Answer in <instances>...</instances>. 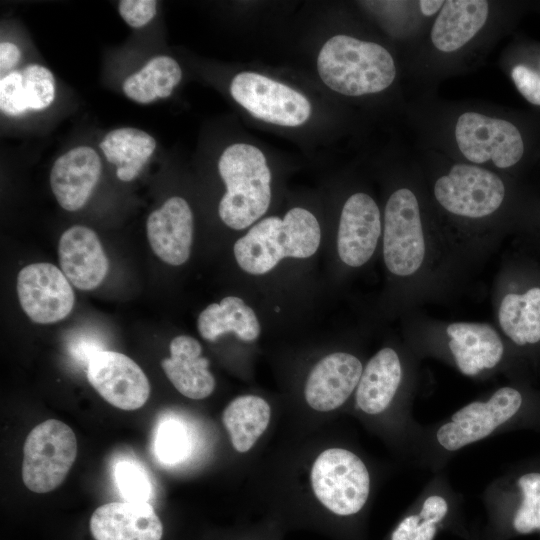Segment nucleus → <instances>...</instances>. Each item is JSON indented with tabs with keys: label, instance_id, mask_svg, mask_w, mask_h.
<instances>
[{
	"label": "nucleus",
	"instance_id": "1",
	"mask_svg": "<svg viewBox=\"0 0 540 540\" xmlns=\"http://www.w3.org/2000/svg\"><path fill=\"white\" fill-rule=\"evenodd\" d=\"M322 229L308 209L295 206L283 216L263 217L233 245L237 266L248 276L264 277L286 260H308L321 247Z\"/></svg>",
	"mask_w": 540,
	"mask_h": 540
},
{
	"label": "nucleus",
	"instance_id": "2",
	"mask_svg": "<svg viewBox=\"0 0 540 540\" xmlns=\"http://www.w3.org/2000/svg\"><path fill=\"white\" fill-rule=\"evenodd\" d=\"M317 70L327 87L352 97L386 90L397 72L392 55L382 45L344 34L323 44Z\"/></svg>",
	"mask_w": 540,
	"mask_h": 540
},
{
	"label": "nucleus",
	"instance_id": "3",
	"mask_svg": "<svg viewBox=\"0 0 540 540\" xmlns=\"http://www.w3.org/2000/svg\"><path fill=\"white\" fill-rule=\"evenodd\" d=\"M218 171L225 185L219 217L230 229L246 231L263 218L271 203V172L266 157L254 145L234 143L222 152Z\"/></svg>",
	"mask_w": 540,
	"mask_h": 540
},
{
	"label": "nucleus",
	"instance_id": "4",
	"mask_svg": "<svg viewBox=\"0 0 540 540\" xmlns=\"http://www.w3.org/2000/svg\"><path fill=\"white\" fill-rule=\"evenodd\" d=\"M77 455L74 431L64 422L46 420L28 434L23 448L22 479L35 493L57 488L68 475Z\"/></svg>",
	"mask_w": 540,
	"mask_h": 540
},
{
	"label": "nucleus",
	"instance_id": "5",
	"mask_svg": "<svg viewBox=\"0 0 540 540\" xmlns=\"http://www.w3.org/2000/svg\"><path fill=\"white\" fill-rule=\"evenodd\" d=\"M311 485L317 499L340 516L358 513L370 492V476L363 461L343 448H329L314 461Z\"/></svg>",
	"mask_w": 540,
	"mask_h": 540
},
{
	"label": "nucleus",
	"instance_id": "6",
	"mask_svg": "<svg viewBox=\"0 0 540 540\" xmlns=\"http://www.w3.org/2000/svg\"><path fill=\"white\" fill-rule=\"evenodd\" d=\"M425 240L418 200L408 188L394 191L387 200L383 223V259L396 276H409L421 266Z\"/></svg>",
	"mask_w": 540,
	"mask_h": 540
},
{
	"label": "nucleus",
	"instance_id": "7",
	"mask_svg": "<svg viewBox=\"0 0 540 540\" xmlns=\"http://www.w3.org/2000/svg\"><path fill=\"white\" fill-rule=\"evenodd\" d=\"M455 140L468 161H492L500 169L517 165L527 149L522 131L514 123L477 112H465L458 117Z\"/></svg>",
	"mask_w": 540,
	"mask_h": 540
},
{
	"label": "nucleus",
	"instance_id": "8",
	"mask_svg": "<svg viewBox=\"0 0 540 540\" xmlns=\"http://www.w3.org/2000/svg\"><path fill=\"white\" fill-rule=\"evenodd\" d=\"M230 93L250 114L268 123L297 127L311 115V104L302 93L256 72L235 75Z\"/></svg>",
	"mask_w": 540,
	"mask_h": 540
},
{
	"label": "nucleus",
	"instance_id": "9",
	"mask_svg": "<svg viewBox=\"0 0 540 540\" xmlns=\"http://www.w3.org/2000/svg\"><path fill=\"white\" fill-rule=\"evenodd\" d=\"M437 202L448 212L466 218L493 214L505 198L502 179L477 165L458 163L434 185Z\"/></svg>",
	"mask_w": 540,
	"mask_h": 540
},
{
	"label": "nucleus",
	"instance_id": "10",
	"mask_svg": "<svg viewBox=\"0 0 540 540\" xmlns=\"http://www.w3.org/2000/svg\"><path fill=\"white\" fill-rule=\"evenodd\" d=\"M521 404L518 390L502 387L488 401H475L455 412L451 421L438 429L437 441L444 449L456 451L482 440L512 418Z\"/></svg>",
	"mask_w": 540,
	"mask_h": 540
},
{
	"label": "nucleus",
	"instance_id": "11",
	"mask_svg": "<svg viewBox=\"0 0 540 540\" xmlns=\"http://www.w3.org/2000/svg\"><path fill=\"white\" fill-rule=\"evenodd\" d=\"M64 273L51 263L25 266L17 277L20 305L35 323L50 324L67 317L73 309L75 295Z\"/></svg>",
	"mask_w": 540,
	"mask_h": 540
},
{
	"label": "nucleus",
	"instance_id": "12",
	"mask_svg": "<svg viewBox=\"0 0 540 540\" xmlns=\"http://www.w3.org/2000/svg\"><path fill=\"white\" fill-rule=\"evenodd\" d=\"M87 379L105 401L122 410L139 409L150 395V384L143 370L120 352L99 350L91 355Z\"/></svg>",
	"mask_w": 540,
	"mask_h": 540
},
{
	"label": "nucleus",
	"instance_id": "13",
	"mask_svg": "<svg viewBox=\"0 0 540 540\" xmlns=\"http://www.w3.org/2000/svg\"><path fill=\"white\" fill-rule=\"evenodd\" d=\"M382 233L380 209L368 194L357 192L345 201L338 223L336 252L348 267L358 268L373 256Z\"/></svg>",
	"mask_w": 540,
	"mask_h": 540
},
{
	"label": "nucleus",
	"instance_id": "14",
	"mask_svg": "<svg viewBox=\"0 0 540 540\" xmlns=\"http://www.w3.org/2000/svg\"><path fill=\"white\" fill-rule=\"evenodd\" d=\"M361 361L348 352H332L310 370L304 397L314 410L328 412L345 403L356 390L363 371Z\"/></svg>",
	"mask_w": 540,
	"mask_h": 540
},
{
	"label": "nucleus",
	"instance_id": "15",
	"mask_svg": "<svg viewBox=\"0 0 540 540\" xmlns=\"http://www.w3.org/2000/svg\"><path fill=\"white\" fill-rule=\"evenodd\" d=\"M147 238L153 252L165 263L180 266L191 254L194 217L189 203L180 196L168 198L146 222Z\"/></svg>",
	"mask_w": 540,
	"mask_h": 540
},
{
	"label": "nucleus",
	"instance_id": "16",
	"mask_svg": "<svg viewBox=\"0 0 540 540\" xmlns=\"http://www.w3.org/2000/svg\"><path fill=\"white\" fill-rule=\"evenodd\" d=\"M98 153L89 146H77L58 157L50 172V185L58 204L66 211L81 209L101 176Z\"/></svg>",
	"mask_w": 540,
	"mask_h": 540
},
{
	"label": "nucleus",
	"instance_id": "17",
	"mask_svg": "<svg viewBox=\"0 0 540 540\" xmlns=\"http://www.w3.org/2000/svg\"><path fill=\"white\" fill-rule=\"evenodd\" d=\"M61 271L80 290H93L105 279L109 262L97 234L90 228L74 225L59 239Z\"/></svg>",
	"mask_w": 540,
	"mask_h": 540
},
{
	"label": "nucleus",
	"instance_id": "18",
	"mask_svg": "<svg viewBox=\"0 0 540 540\" xmlns=\"http://www.w3.org/2000/svg\"><path fill=\"white\" fill-rule=\"evenodd\" d=\"M90 531L95 540H161L163 526L150 503L115 501L93 512Z\"/></svg>",
	"mask_w": 540,
	"mask_h": 540
},
{
	"label": "nucleus",
	"instance_id": "19",
	"mask_svg": "<svg viewBox=\"0 0 540 540\" xmlns=\"http://www.w3.org/2000/svg\"><path fill=\"white\" fill-rule=\"evenodd\" d=\"M169 349L170 356L161 365L177 391L196 400L210 396L215 379L209 370V360L202 356L199 341L189 335H178L171 340Z\"/></svg>",
	"mask_w": 540,
	"mask_h": 540
},
{
	"label": "nucleus",
	"instance_id": "20",
	"mask_svg": "<svg viewBox=\"0 0 540 540\" xmlns=\"http://www.w3.org/2000/svg\"><path fill=\"white\" fill-rule=\"evenodd\" d=\"M54 98V75L40 64H29L0 79V109L7 116L42 111L53 103Z\"/></svg>",
	"mask_w": 540,
	"mask_h": 540
},
{
	"label": "nucleus",
	"instance_id": "21",
	"mask_svg": "<svg viewBox=\"0 0 540 540\" xmlns=\"http://www.w3.org/2000/svg\"><path fill=\"white\" fill-rule=\"evenodd\" d=\"M448 346L459 370L474 376L495 367L504 353L498 333L488 324L456 322L446 329Z\"/></svg>",
	"mask_w": 540,
	"mask_h": 540
},
{
	"label": "nucleus",
	"instance_id": "22",
	"mask_svg": "<svg viewBox=\"0 0 540 540\" xmlns=\"http://www.w3.org/2000/svg\"><path fill=\"white\" fill-rule=\"evenodd\" d=\"M197 330L209 342L233 334L245 343L255 342L262 333V324L255 309L243 298L228 295L205 307L197 317Z\"/></svg>",
	"mask_w": 540,
	"mask_h": 540
},
{
	"label": "nucleus",
	"instance_id": "23",
	"mask_svg": "<svg viewBox=\"0 0 540 540\" xmlns=\"http://www.w3.org/2000/svg\"><path fill=\"white\" fill-rule=\"evenodd\" d=\"M488 15L484 0L445 1L430 33L434 47L444 53L459 50L481 30Z\"/></svg>",
	"mask_w": 540,
	"mask_h": 540
},
{
	"label": "nucleus",
	"instance_id": "24",
	"mask_svg": "<svg viewBox=\"0 0 540 540\" xmlns=\"http://www.w3.org/2000/svg\"><path fill=\"white\" fill-rule=\"evenodd\" d=\"M402 378L398 354L392 348L380 349L363 368L355 391L356 406L366 414L377 415L392 402Z\"/></svg>",
	"mask_w": 540,
	"mask_h": 540
},
{
	"label": "nucleus",
	"instance_id": "25",
	"mask_svg": "<svg viewBox=\"0 0 540 540\" xmlns=\"http://www.w3.org/2000/svg\"><path fill=\"white\" fill-rule=\"evenodd\" d=\"M99 147L106 160L117 167L118 179L130 182L152 156L156 141L144 130L122 127L108 132Z\"/></svg>",
	"mask_w": 540,
	"mask_h": 540
},
{
	"label": "nucleus",
	"instance_id": "26",
	"mask_svg": "<svg viewBox=\"0 0 540 540\" xmlns=\"http://www.w3.org/2000/svg\"><path fill=\"white\" fill-rule=\"evenodd\" d=\"M270 417L271 408L265 399L256 395H241L225 407L222 422L234 449L245 453L267 429Z\"/></svg>",
	"mask_w": 540,
	"mask_h": 540
},
{
	"label": "nucleus",
	"instance_id": "27",
	"mask_svg": "<svg viewBox=\"0 0 540 540\" xmlns=\"http://www.w3.org/2000/svg\"><path fill=\"white\" fill-rule=\"evenodd\" d=\"M503 332L517 345L540 341V287L504 296L498 312Z\"/></svg>",
	"mask_w": 540,
	"mask_h": 540
},
{
	"label": "nucleus",
	"instance_id": "28",
	"mask_svg": "<svg viewBox=\"0 0 540 540\" xmlns=\"http://www.w3.org/2000/svg\"><path fill=\"white\" fill-rule=\"evenodd\" d=\"M181 79L182 70L177 61L170 56L159 55L128 76L122 90L130 100L150 104L169 97Z\"/></svg>",
	"mask_w": 540,
	"mask_h": 540
},
{
	"label": "nucleus",
	"instance_id": "29",
	"mask_svg": "<svg viewBox=\"0 0 540 540\" xmlns=\"http://www.w3.org/2000/svg\"><path fill=\"white\" fill-rule=\"evenodd\" d=\"M447 513L448 503L442 496H429L418 513L400 521L391 534V540H433Z\"/></svg>",
	"mask_w": 540,
	"mask_h": 540
},
{
	"label": "nucleus",
	"instance_id": "30",
	"mask_svg": "<svg viewBox=\"0 0 540 540\" xmlns=\"http://www.w3.org/2000/svg\"><path fill=\"white\" fill-rule=\"evenodd\" d=\"M192 441L187 426L177 418H163L156 427L154 453L163 465H177L188 458Z\"/></svg>",
	"mask_w": 540,
	"mask_h": 540
},
{
	"label": "nucleus",
	"instance_id": "31",
	"mask_svg": "<svg viewBox=\"0 0 540 540\" xmlns=\"http://www.w3.org/2000/svg\"><path fill=\"white\" fill-rule=\"evenodd\" d=\"M113 474L124 501L149 503L153 486L142 464L132 459H121L115 463Z\"/></svg>",
	"mask_w": 540,
	"mask_h": 540
},
{
	"label": "nucleus",
	"instance_id": "32",
	"mask_svg": "<svg viewBox=\"0 0 540 540\" xmlns=\"http://www.w3.org/2000/svg\"><path fill=\"white\" fill-rule=\"evenodd\" d=\"M523 500L512 519V528L519 534L540 530V473L532 472L518 479Z\"/></svg>",
	"mask_w": 540,
	"mask_h": 540
},
{
	"label": "nucleus",
	"instance_id": "33",
	"mask_svg": "<svg viewBox=\"0 0 540 540\" xmlns=\"http://www.w3.org/2000/svg\"><path fill=\"white\" fill-rule=\"evenodd\" d=\"M511 79L519 93L532 105L540 107V74L531 66L519 63L511 69Z\"/></svg>",
	"mask_w": 540,
	"mask_h": 540
},
{
	"label": "nucleus",
	"instance_id": "34",
	"mask_svg": "<svg viewBox=\"0 0 540 540\" xmlns=\"http://www.w3.org/2000/svg\"><path fill=\"white\" fill-rule=\"evenodd\" d=\"M156 10L154 0H122L118 4L120 16L132 28L147 25L155 17Z\"/></svg>",
	"mask_w": 540,
	"mask_h": 540
},
{
	"label": "nucleus",
	"instance_id": "35",
	"mask_svg": "<svg viewBox=\"0 0 540 540\" xmlns=\"http://www.w3.org/2000/svg\"><path fill=\"white\" fill-rule=\"evenodd\" d=\"M21 50L11 42H1L0 44V71L1 77L13 71L19 63Z\"/></svg>",
	"mask_w": 540,
	"mask_h": 540
},
{
	"label": "nucleus",
	"instance_id": "36",
	"mask_svg": "<svg viewBox=\"0 0 540 540\" xmlns=\"http://www.w3.org/2000/svg\"><path fill=\"white\" fill-rule=\"evenodd\" d=\"M444 2L441 0H421L418 3L423 15L432 16L442 9Z\"/></svg>",
	"mask_w": 540,
	"mask_h": 540
},
{
	"label": "nucleus",
	"instance_id": "37",
	"mask_svg": "<svg viewBox=\"0 0 540 540\" xmlns=\"http://www.w3.org/2000/svg\"><path fill=\"white\" fill-rule=\"evenodd\" d=\"M539 66H540V63H539ZM535 69V68H534ZM536 70V69H535ZM539 74H540V71L536 70Z\"/></svg>",
	"mask_w": 540,
	"mask_h": 540
}]
</instances>
